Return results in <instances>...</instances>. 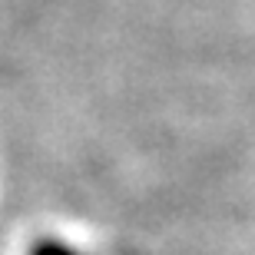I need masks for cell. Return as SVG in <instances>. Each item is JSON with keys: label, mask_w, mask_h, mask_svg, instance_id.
<instances>
[{"label": "cell", "mask_w": 255, "mask_h": 255, "mask_svg": "<svg viewBox=\"0 0 255 255\" xmlns=\"http://www.w3.org/2000/svg\"><path fill=\"white\" fill-rule=\"evenodd\" d=\"M33 255H76V252L70 246H63V242L43 239V242H37V246H33Z\"/></svg>", "instance_id": "6da1fadb"}]
</instances>
